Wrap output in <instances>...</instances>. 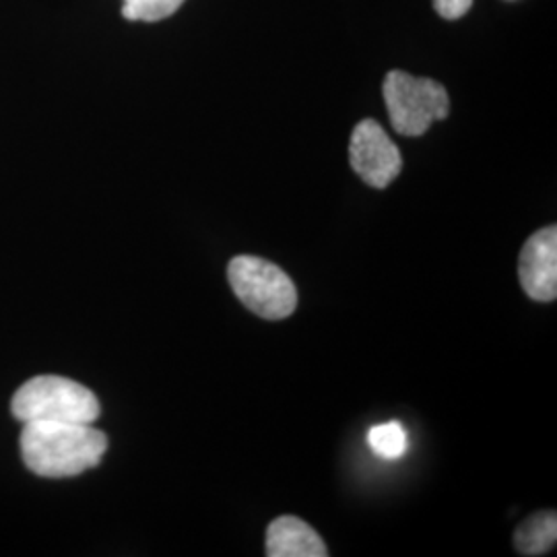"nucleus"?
<instances>
[{
	"instance_id": "1",
	"label": "nucleus",
	"mask_w": 557,
	"mask_h": 557,
	"mask_svg": "<svg viewBox=\"0 0 557 557\" xmlns=\"http://www.w3.org/2000/svg\"><path fill=\"white\" fill-rule=\"evenodd\" d=\"M108 450L106 434L91 423L29 421L21 434V457L40 478H75L101 462Z\"/></svg>"
},
{
	"instance_id": "2",
	"label": "nucleus",
	"mask_w": 557,
	"mask_h": 557,
	"mask_svg": "<svg viewBox=\"0 0 557 557\" xmlns=\"http://www.w3.org/2000/svg\"><path fill=\"white\" fill-rule=\"evenodd\" d=\"M13 416L29 421H64L94 423L100 418L98 397L75 380L62 376H38L27 380L11 403Z\"/></svg>"
},
{
	"instance_id": "3",
	"label": "nucleus",
	"mask_w": 557,
	"mask_h": 557,
	"mask_svg": "<svg viewBox=\"0 0 557 557\" xmlns=\"http://www.w3.org/2000/svg\"><path fill=\"white\" fill-rule=\"evenodd\" d=\"M227 278L239 301L260 319L283 320L296 312L298 292L294 281L269 260L236 257L227 267Z\"/></svg>"
},
{
	"instance_id": "4",
	"label": "nucleus",
	"mask_w": 557,
	"mask_h": 557,
	"mask_svg": "<svg viewBox=\"0 0 557 557\" xmlns=\"http://www.w3.org/2000/svg\"><path fill=\"white\" fill-rule=\"evenodd\" d=\"M382 96L391 124L403 137H421L428 128L448 116L450 98L438 81L391 71L382 83Z\"/></svg>"
},
{
	"instance_id": "5",
	"label": "nucleus",
	"mask_w": 557,
	"mask_h": 557,
	"mask_svg": "<svg viewBox=\"0 0 557 557\" xmlns=\"http://www.w3.org/2000/svg\"><path fill=\"white\" fill-rule=\"evenodd\" d=\"M349 163L368 186L382 190L400 174L403 156L379 122L366 119L351 133Z\"/></svg>"
},
{
	"instance_id": "6",
	"label": "nucleus",
	"mask_w": 557,
	"mask_h": 557,
	"mask_svg": "<svg viewBox=\"0 0 557 557\" xmlns=\"http://www.w3.org/2000/svg\"><path fill=\"white\" fill-rule=\"evenodd\" d=\"M518 277L527 296L535 301L557 298V227L539 230L522 246Z\"/></svg>"
},
{
	"instance_id": "7",
	"label": "nucleus",
	"mask_w": 557,
	"mask_h": 557,
	"mask_svg": "<svg viewBox=\"0 0 557 557\" xmlns=\"http://www.w3.org/2000/svg\"><path fill=\"white\" fill-rule=\"evenodd\" d=\"M267 556L324 557L329 552L308 522L298 517H278L267 529Z\"/></svg>"
},
{
	"instance_id": "8",
	"label": "nucleus",
	"mask_w": 557,
	"mask_h": 557,
	"mask_svg": "<svg viewBox=\"0 0 557 557\" xmlns=\"http://www.w3.org/2000/svg\"><path fill=\"white\" fill-rule=\"evenodd\" d=\"M557 541V517L554 510L527 518L515 533V547L520 556H545Z\"/></svg>"
},
{
	"instance_id": "9",
	"label": "nucleus",
	"mask_w": 557,
	"mask_h": 557,
	"mask_svg": "<svg viewBox=\"0 0 557 557\" xmlns=\"http://www.w3.org/2000/svg\"><path fill=\"white\" fill-rule=\"evenodd\" d=\"M368 444L370 448L382 458L395 460L405 455L407 450V434L405 428L398 421H388L382 425H374L368 432Z\"/></svg>"
},
{
	"instance_id": "10",
	"label": "nucleus",
	"mask_w": 557,
	"mask_h": 557,
	"mask_svg": "<svg viewBox=\"0 0 557 557\" xmlns=\"http://www.w3.org/2000/svg\"><path fill=\"white\" fill-rule=\"evenodd\" d=\"M186 0H124L122 15L128 21H156L172 17Z\"/></svg>"
},
{
	"instance_id": "11",
	"label": "nucleus",
	"mask_w": 557,
	"mask_h": 557,
	"mask_svg": "<svg viewBox=\"0 0 557 557\" xmlns=\"http://www.w3.org/2000/svg\"><path fill=\"white\" fill-rule=\"evenodd\" d=\"M473 0H434V7L444 20L455 21L465 17L471 9Z\"/></svg>"
}]
</instances>
